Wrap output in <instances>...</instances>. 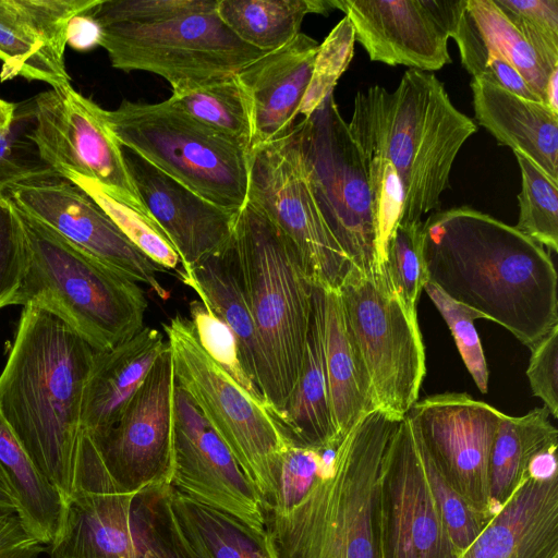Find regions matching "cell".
I'll return each instance as SVG.
<instances>
[{
    "label": "cell",
    "instance_id": "31",
    "mask_svg": "<svg viewBox=\"0 0 558 558\" xmlns=\"http://www.w3.org/2000/svg\"><path fill=\"white\" fill-rule=\"evenodd\" d=\"M170 505L197 558H277L266 531L201 504L170 486Z\"/></svg>",
    "mask_w": 558,
    "mask_h": 558
},
{
    "label": "cell",
    "instance_id": "43",
    "mask_svg": "<svg viewBox=\"0 0 558 558\" xmlns=\"http://www.w3.org/2000/svg\"><path fill=\"white\" fill-rule=\"evenodd\" d=\"M438 312L447 323L460 356L481 392L488 391V368L480 336L474 320L485 316L445 294L437 286L428 281L424 289Z\"/></svg>",
    "mask_w": 558,
    "mask_h": 558
},
{
    "label": "cell",
    "instance_id": "25",
    "mask_svg": "<svg viewBox=\"0 0 558 558\" xmlns=\"http://www.w3.org/2000/svg\"><path fill=\"white\" fill-rule=\"evenodd\" d=\"M166 347L160 330L144 327L123 343L96 352L83 395L81 429L94 437L107 433Z\"/></svg>",
    "mask_w": 558,
    "mask_h": 558
},
{
    "label": "cell",
    "instance_id": "57",
    "mask_svg": "<svg viewBox=\"0 0 558 558\" xmlns=\"http://www.w3.org/2000/svg\"><path fill=\"white\" fill-rule=\"evenodd\" d=\"M0 513H16V506L7 484V481L0 470Z\"/></svg>",
    "mask_w": 558,
    "mask_h": 558
},
{
    "label": "cell",
    "instance_id": "16",
    "mask_svg": "<svg viewBox=\"0 0 558 558\" xmlns=\"http://www.w3.org/2000/svg\"><path fill=\"white\" fill-rule=\"evenodd\" d=\"M174 388L173 357L167 342L118 422L107 433L93 436L110 474L126 492L169 483Z\"/></svg>",
    "mask_w": 558,
    "mask_h": 558
},
{
    "label": "cell",
    "instance_id": "10",
    "mask_svg": "<svg viewBox=\"0 0 558 558\" xmlns=\"http://www.w3.org/2000/svg\"><path fill=\"white\" fill-rule=\"evenodd\" d=\"M312 193L352 266L369 274L378 263L366 162L330 94L294 124Z\"/></svg>",
    "mask_w": 558,
    "mask_h": 558
},
{
    "label": "cell",
    "instance_id": "55",
    "mask_svg": "<svg viewBox=\"0 0 558 558\" xmlns=\"http://www.w3.org/2000/svg\"><path fill=\"white\" fill-rule=\"evenodd\" d=\"M19 116V106L0 98V135L10 132Z\"/></svg>",
    "mask_w": 558,
    "mask_h": 558
},
{
    "label": "cell",
    "instance_id": "11",
    "mask_svg": "<svg viewBox=\"0 0 558 558\" xmlns=\"http://www.w3.org/2000/svg\"><path fill=\"white\" fill-rule=\"evenodd\" d=\"M100 27L99 46L113 68L154 73L172 90L235 74L266 53L239 39L216 10L154 24Z\"/></svg>",
    "mask_w": 558,
    "mask_h": 558
},
{
    "label": "cell",
    "instance_id": "1",
    "mask_svg": "<svg viewBox=\"0 0 558 558\" xmlns=\"http://www.w3.org/2000/svg\"><path fill=\"white\" fill-rule=\"evenodd\" d=\"M428 281L530 349L558 325L557 272L544 246L469 206L422 227Z\"/></svg>",
    "mask_w": 558,
    "mask_h": 558
},
{
    "label": "cell",
    "instance_id": "54",
    "mask_svg": "<svg viewBox=\"0 0 558 558\" xmlns=\"http://www.w3.org/2000/svg\"><path fill=\"white\" fill-rule=\"evenodd\" d=\"M557 446L558 441L551 442L532 457L526 470L529 478L546 482L558 477Z\"/></svg>",
    "mask_w": 558,
    "mask_h": 558
},
{
    "label": "cell",
    "instance_id": "19",
    "mask_svg": "<svg viewBox=\"0 0 558 558\" xmlns=\"http://www.w3.org/2000/svg\"><path fill=\"white\" fill-rule=\"evenodd\" d=\"M372 61L435 71L451 63L448 39L463 0H331Z\"/></svg>",
    "mask_w": 558,
    "mask_h": 558
},
{
    "label": "cell",
    "instance_id": "44",
    "mask_svg": "<svg viewBox=\"0 0 558 558\" xmlns=\"http://www.w3.org/2000/svg\"><path fill=\"white\" fill-rule=\"evenodd\" d=\"M365 162L378 263L386 265L390 240L402 218L404 193L398 173L389 160L369 159Z\"/></svg>",
    "mask_w": 558,
    "mask_h": 558
},
{
    "label": "cell",
    "instance_id": "18",
    "mask_svg": "<svg viewBox=\"0 0 558 558\" xmlns=\"http://www.w3.org/2000/svg\"><path fill=\"white\" fill-rule=\"evenodd\" d=\"M169 484L254 530L266 531V514L256 489L177 380Z\"/></svg>",
    "mask_w": 558,
    "mask_h": 558
},
{
    "label": "cell",
    "instance_id": "7",
    "mask_svg": "<svg viewBox=\"0 0 558 558\" xmlns=\"http://www.w3.org/2000/svg\"><path fill=\"white\" fill-rule=\"evenodd\" d=\"M107 117L123 147L201 197L232 213L246 205L250 153L169 99L123 100Z\"/></svg>",
    "mask_w": 558,
    "mask_h": 558
},
{
    "label": "cell",
    "instance_id": "30",
    "mask_svg": "<svg viewBox=\"0 0 558 558\" xmlns=\"http://www.w3.org/2000/svg\"><path fill=\"white\" fill-rule=\"evenodd\" d=\"M0 470L23 525L49 547L62 531L66 501L34 463L1 413Z\"/></svg>",
    "mask_w": 558,
    "mask_h": 558
},
{
    "label": "cell",
    "instance_id": "53",
    "mask_svg": "<svg viewBox=\"0 0 558 558\" xmlns=\"http://www.w3.org/2000/svg\"><path fill=\"white\" fill-rule=\"evenodd\" d=\"M101 27L87 13L75 16L68 31V45L75 50L86 51L99 46Z\"/></svg>",
    "mask_w": 558,
    "mask_h": 558
},
{
    "label": "cell",
    "instance_id": "6",
    "mask_svg": "<svg viewBox=\"0 0 558 558\" xmlns=\"http://www.w3.org/2000/svg\"><path fill=\"white\" fill-rule=\"evenodd\" d=\"M17 209L26 243L17 305L32 304L56 314L97 352L123 343L144 328L148 303L137 282Z\"/></svg>",
    "mask_w": 558,
    "mask_h": 558
},
{
    "label": "cell",
    "instance_id": "39",
    "mask_svg": "<svg viewBox=\"0 0 558 558\" xmlns=\"http://www.w3.org/2000/svg\"><path fill=\"white\" fill-rule=\"evenodd\" d=\"M63 179L72 182L92 197L131 243L150 260L162 269L179 270L180 257L154 220L114 199L93 180L76 174H66Z\"/></svg>",
    "mask_w": 558,
    "mask_h": 558
},
{
    "label": "cell",
    "instance_id": "40",
    "mask_svg": "<svg viewBox=\"0 0 558 558\" xmlns=\"http://www.w3.org/2000/svg\"><path fill=\"white\" fill-rule=\"evenodd\" d=\"M423 221L400 222L386 256L388 278L407 311L417 318L416 304L428 282L423 257Z\"/></svg>",
    "mask_w": 558,
    "mask_h": 558
},
{
    "label": "cell",
    "instance_id": "51",
    "mask_svg": "<svg viewBox=\"0 0 558 558\" xmlns=\"http://www.w3.org/2000/svg\"><path fill=\"white\" fill-rule=\"evenodd\" d=\"M526 376L533 395L558 417V325L531 348Z\"/></svg>",
    "mask_w": 558,
    "mask_h": 558
},
{
    "label": "cell",
    "instance_id": "17",
    "mask_svg": "<svg viewBox=\"0 0 558 558\" xmlns=\"http://www.w3.org/2000/svg\"><path fill=\"white\" fill-rule=\"evenodd\" d=\"M7 193L22 211L106 266L148 286L162 300L170 296L157 278L165 269L132 244L105 210L72 182L53 175L15 184Z\"/></svg>",
    "mask_w": 558,
    "mask_h": 558
},
{
    "label": "cell",
    "instance_id": "5",
    "mask_svg": "<svg viewBox=\"0 0 558 558\" xmlns=\"http://www.w3.org/2000/svg\"><path fill=\"white\" fill-rule=\"evenodd\" d=\"M231 243L264 361L262 398L278 420L301 371L313 283L288 236L248 202Z\"/></svg>",
    "mask_w": 558,
    "mask_h": 558
},
{
    "label": "cell",
    "instance_id": "23",
    "mask_svg": "<svg viewBox=\"0 0 558 558\" xmlns=\"http://www.w3.org/2000/svg\"><path fill=\"white\" fill-rule=\"evenodd\" d=\"M318 46L315 39L300 33L236 73L251 105L252 148L277 140L293 128Z\"/></svg>",
    "mask_w": 558,
    "mask_h": 558
},
{
    "label": "cell",
    "instance_id": "45",
    "mask_svg": "<svg viewBox=\"0 0 558 558\" xmlns=\"http://www.w3.org/2000/svg\"><path fill=\"white\" fill-rule=\"evenodd\" d=\"M33 121V99L22 107L13 129L0 135V192L15 184L57 175L38 157L27 137Z\"/></svg>",
    "mask_w": 558,
    "mask_h": 558
},
{
    "label": "cell",
    "instance_id": "32",
    "mask_svg": "<svg viewBox=\"0 0 558 558\" xmlns=\"http://www.w3.org/2000/svg\"><path fill=\"white\" fill-rule=\"evenodd\" d=\"M546 407L521 416L501 420L492 449L489 463V512L494 519L520 485L527 480L532 457L558 441V430L550 423Z\"/></svg>",
    "mask_w": 558,
    "mask_h": 558
},
{
    "label": "cell",
    "instance_id": "21",
    "mask_svg": "<svg viewBox=\"0 0 558 558\" xmlns=\"http://www.w3.org/2000/svg\"><path fill=\"white\" fill-rule=\"evenodd\" d=\"M100 0H0V82L71 84L64 52L71 21Z\"/></svg>",
    "mask_w": 558,
    "mask_h": 558
},
{
    "label": "cell",
    "instance_id": "13",
    "mask_svg": "<svg viewBox=\"0 0 558 558\" xmlns=\"http://www.w3.org/2000/svg\"><path fill=\"white\" fill-rule=\"evenodd\" d=\"M247 202L288 236L313 284L339 288L352 264L319 211L293 128L251 149Z\"/></svg>",
    "mask_w": 558,
    "mask_h": 558
},
{
    "label": "cell",
    "instance_id": "28",
    "mask_svg": "<svg viewBox=\"0 0 558 558\" xmlns=\"http://www.w3.org/2000/svg\"><path fill=\"white\" fill-rule=\"evenodd\" d=\"M178 272L202 303L230 328L238 343L241 364L262 397L264 361L231 241L221 252Z\"/></svg>",
    "mask_w": 558,
    "mask_h": 558
},
{
    "label": "cell",
    "instance_id": "27",
    "mask_svg": "<svg viewBox=\"0 0 558 558\" xmlns=\"http://www.w3.org/2000/svg\"><path fill=\"white\" fill-rule=\"evenodd\" d=\"M295 445L324 449L338 447L332 421L324 354V291L313 284L312 312L301 371L278 418Z\"/></svg>",
    "mask_w": 558,
    "mask_h": 558
},
{
    "label": "cell",
    "instance_id": "22",
    "mask_svg": "<svg viewBox=\"0 0 558 558\" xmlns=\"http://www.w3.org/2000/svg\"><path fill=\"white\" fill-rule=\"evenodd\" d=\"M123 154L140 198L178 253L181 269L229 244L238 213L206 201L133 150L123 147Z\"/></svg>",
    "mask_w": 558,
    "mask_h": 558
},
{
    "label": "cell",
    "instance_id": "46",
    "mask_svg": "<svg viewBox=\"0 0 558 558\" xmlns=\"http://www.w3.org/2000/svg\"><path fill=\"white\" fill-rule=\"evenodd\" d=\"M217 0H100L88 14L107 26L120 23L154 24L215 11Z\"/></svg>",
    "mask_w": 558,
    "mask_h": 558
},
{
    "label": "cell",
    "instance_id": "49",
    "mask_svg": "<svg viewBox=\"0 0 558 558\" xmlns=\"http://www.w3.org/2000/svg\"><path fill=\"white\" fill-rule=\"evenodd\" d=\"M322 449L290 442L281 457L274 501L267 513L293 509L320 476Z\"/></svg>",
    "mask_w": 558,
    "mask_h": 558
},
{
    "label": "cell",
    "instance_id": "38",
    "mask_svg": "<svg viewBox=\"0 0 558 558\" xmlns=\"http://www.w3.org/2000/svg\"><path fill=\"white\" fill-rule=\"evenodd\" d=\"M450 37L456 40L461 63L473 80L485 81L520 97L541 101L517 68L483 38L465 11V0Z\"/></svg>",
    "mask_w": 558,
    "mask_h": 558
},
{
    "label": "cell",
    "instance_id": "34",
    "mask_svg": "<svg viewBox=\"0 0 558 558\" xmlns=\"http://www.w3.org/2000/svg\"><path fill=\"white\" fill-rule=\"evenodd\" d=\"M168 99L193 119L251 151L252 110L236 73L172 90Z\"/></svg>",
    "mask_w": 558,
    "mask_h": 558
},
{
    "label": "cell",
    "instance_id": "3",
    "mask_svg": "<svg viewBox=\"0 0 558 558\" xmlns=\"http://www.w3.org/2000/svg\"><path fill=\"white\" fill-rule=\"evenodd\" d=\"M349 133L365 160L387 159L404 193L400 222L439 210L453 161L475 123L451 102L433 74L405 71L393 92L375 85L354 97Z\"/></svg>",
    "mask_w": 558,
    "mask_h": 558
},
{
    "label": "cell",
    "instance_id": "37",
    "mask_svg": "<svg viewBox=\"0 0 558 558\" xmlns=\"http://www.w3.org/2000/svg\"><path fill=\"white\" fill-rule=\"evenodd\" d=\"M521 172L519 219L514 228L554 253L558 252V184L513 151Z\"/></svg>",
    "mask_w": 558,
    "mask_h": 558
},
{
    "label": "cell",
    "instance_id": "4",
    "mask_svg": "<svg viewBox=\"0 0 558 558\" xmlns=\"http://www.w3.org/2000/svg\"><path fill=\"white\" fill-rule=\"evenodd\" d=\"M399 422L380 410L364 415L338 446L333 472L290 511L266 514L277 558H379L380 470Z\"/></svg>",
    "mask_w": 558,
    "mask_h": 558
},
{
    "label": "cell",
    "instance_id": "9",
    "mask_svg": "<svg viewBox=\"0 0 558 558\" xmlns=\"http://www.w3.org/2000/svg\"><path fill=\"white\" fill-rule=\"evenodd\" d=\"M338 291L375 409L401 421L418 401L426 373L418 320L392 289L386 265L369 274L351 266Z\"/></svg>",
    "mask_w": 558,
    "mask_h": 558
},
{
    "label": "cell",
    "instance_id": "50",
    "mask_svg": "<svg viewBox=\"0 0 558 558\" xmlns=\"http://www.w3.org/2000/svg\"><path fill=\"white\" fill-rule=\"evenodd\" d=\"M422 447L433 493L437 500L450 539L461 556L488 524L446 481L432 461L423 444Z\"/></svg>",
    "mask_w": 558,
    "mask_h": 558
},
{
    "label": "cell",
    "instance_id": "26",
    "mask_svg": "<svg viewBox=\"0 0 558 558\" xmlns=\"http://www.w3.org/2000/svg\"><path fill=\"white\" fill-rule=\"evenodd\" d=\"M477 123L558 184V114L481 80L471 83Z\"/></svg>",
    "mask_w": 558,
    "mask_h": 558
},
{
    "label": "cell",
    "instance_id": "24",
    "mask_svg": "<svg viewBox=\"0 0 558 558\" xmlns=\"http://www.w3.org/2000/svg\"><path fill=\"white\" fill-rule=\"evenodd\" d=\"M460 558H558V477H527Z\"/></svg>",
    "mask_w": 558,
    "mask_h": 558
},
{
    "label": "cell",
    "instance_id": "56",
    "mask_svg": "<svg viewBox=\"0 0 558 558\" xmlns=\"http://www.w3.org/2000/svg\"><path fill=\"white\" fill-rule=\"evenodd\" d=\"M545 104L554 113L558 114V69L553 71L548 77Z\"/></svg>",
    "mask_w": 558,
    "mask_h": 558
},
{
    "label": "cell",
    "instance_id": "12",
    "mask_svg": "<svg viewBox=\"0 0 558 558\" xmlns=\"http://www.w3.org/2000/svg\"><path fill=\"white\" fill-rule=\"evenodd\" d=\"M27 137L39 159L60 178L76 174L93 180L108 195L151 219L132 181L107 110L71 84L33 98Z\"/></svg>",
    "mask_w": 558,
    "mask_h": 558
},
{
    "label": "cell",
    "instance_id": "15",
    "mask_svg": "<svg viewBox=\"0 0 558 558\" xmlns=\"http://www.w3.org/2000/svg\"><path fill=\"white\" fill-rule=\"evenodd\" d=\"M405 416L446 481L489 524L490 454L506 414L465 392H445L416 401Z\"/></svg>",
    "mask_w": 558,
    "mask_h": 558
},
{
    "label": "cell",
    "instance_id": "33",
    "mask_svg": "<svg viewBox=\"0 0 558 558\" xmlns=\"http://www.w3.org/2000/svg\"><path fill=\"white\" fill-rule=\"evenodd\" d=\"M333 9L331 0H217L216 12L239 39L268 52L293 40L307 14Z\"/></svg>",
    "mask_w": 558,
    "mask_h": 558
},
{
    "label": "cell",
    "instance_id": "48",
    "mask_svg": "<svg viewBox=\"0 0 558 558\" xmlns=\"http://www.w3.org/2000/svg\"><path fill=\"white\" fill-rule=\"evenodd\" d=\"M26 266V243L19 209L0 192V310L17 305Z\"/></svg>",
    "mask_w": 558,
    "mask_h": 558
},
{
    "label": "cell",
    "instance_id": "35",
    "mask_svg": "<svg viewBox=\"0 0 558 558\" xmlns=\"http://www.w3.org/2000/svg\"><path fill=\"white\" fill-rule=\"evenodd\" d=\"M130 529L136 558H197L173 514L167 482L149 484L135 495Z\"/></svg>",
    "mask_w": 558,
    "mask_h": 558
},
{
    "label": "cell",
    "instance_id": "42",
    "mask_svg": "<svg viewBox=\"0 0 558 558\" xmlns=\"http://www.w3.org/2000/svg\"><path fill=\"white\" fill-rule=\"evenodd\" d=\"M544 63L558 69V0H494Z\"/></svg>",
    "mask_w": 558,
    "mask_h": 558
},
{
    "label": "cell",
    "instance_id": "36",
    "mask_svg": "<svg viewBox=\"0 0 558 558\" xmlns=\"http://www.w3.org/2000/svg\"><path fill=\"white\" fill-rule=\"evenodd\" d=\"M465 11L483 38L517 68L545 104V89L550 73L494 0H465Z\"/></svg>",
    "mask_w": 558,
    "mask_h": 558
},
{
    "label": "cell",
    "instance_id": "2",
    "mask_svg": "<svg viewBox=\"0 0 558 558\" xmlns=\"http://www.w3.org/2000/svg\"><path fill=\"white\" fill-rule=\"evenodd\" d=\"M96 352L62 318L27 304L0 374L1 415L65 501Z\"/></svg>",
    "mask_w": 558,
    "mask_h": 558
},
{
    "label": "cell",
    "instance_id": "14",
    "mask_svg": "<svg viewBox=\"0 0 558 558\" xmlns=\"http://www.w3.org/2000/svg\"><path fill=\"white\" fill-rule=\"evenodd\" d=\"M376 519L379 558H460L433 493L421 440L407 416L385 451Z\"/></svg>",
    "mask_w": 558,
    "mask_h": 558
},
{
    "label": "cell",
    "instance_id": "8",
    "mask_svg": "<svg viewBox=\"0 0 558 558\" xmlns=\"http://www.w3.org/2000/svg\"><path fill=\"white\" fill-rule=\"evenodd\" d=\"M177 383L190 396L256 489L265 514L277 489L281 457L290 442L262 399L240 387L201 347L191 320L163 324Z\"/></svg>",
    "mask_w": 558,
    "mask_h": 558
},
{
    "label": "cell",
    "instance_id": "29",
    "mask_svg": "<svg viewBox=\"0 0 558 558\" xmlns=\"http://www.w3.org/2000/svg\"><path fill=\"white\" fill-rule=\"evenodd\" d=\"M324 291V354L332 421L340 441L376 410L371 380L348 329L338 289Z\"/></svg>",
    "mask_w": 558,
    "mask_h": 558
},
{
    "label": "cell",
    "instance_id": "20",
    "mask_svg": "<svg viewBox=\"0 0 558 558\" xmlns=\"http://www.w3.org/2000/svg\"><path fill=\"white\" fill-rule=\"evenodd\" d=\"M138 492L114 481L93 436L81 429L64 523L49 558H136L130 511Z\"/></svg>",
    "mask_w": 558,
    "mask_h": 558
},
{
    "label": "cell",
    "instance_id": "52",
    "mask_svg": "<svg viewBox=\"0 0 558 558\" xmlns=\"http://www.w3.org/2000/svg\"><path fill=\"white\" fill-rule=\"evenodd\" d=\"M47 546L34 537L16 513H0V558H37Z\"/></svg>",
    "mask_w": 558,
    "mask_h": 558
},
{
    "label": "cell",
    "instance_id": "47",
    "mask_svg": "<svg viewBox=\"0 0 558 558\" xmlns=\"http://www.w3.org/2000/svg\"><path fill=\"white\" fill-rule=\"evenodd\" d=\"M189 307L190 320L201 347L240 387L262 399L241 364L238 343L230 328L202 301L193 300Z\"/></svg>",
    "mask_w": 558,
    "mask_h": 558
},
{
    "label": "cell",
    "instance_id": "41",
    "mask_svg": "<svg viewBox=\"0 0 558 558\" xmlns=\"http://www.w3.org/2000/svg\"><path fill=\"white\" fill-rule=\"evenodd\" d=\"M355 33L344 16L319 44L298 116L310 117L330 95L354 54Z\"/></svg>",
    "mask_w": 558,
    "mask_h": 558
}]
</instances>
